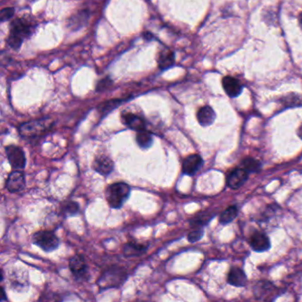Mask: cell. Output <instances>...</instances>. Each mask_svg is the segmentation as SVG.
<instances>
[{"label": "cell", "mask_w": 302, "mask_h": 302, "mask_svg": "<svg viewBox=\"0 0 302 302\" xmlns=\"http://www.w3.org/2000/svg\"><path fill=\"white\" fill-rule=\"evenodd\" d=\"M243 168L248 171V172H257L261 169V162L259 161H256L255 159L246 158L242 162Z\"/></svg>", "instance_id": "cell-21"}, {"label": "cell", "mask_w": 302, "mask_h": 302, "mask_svg": "<svg viewBox=\"0 0 302 302\" xmlns=\"http://www.w3.org/2000/svg\"><path fill=\"white\" fill-rule=\"evenodd\" d=\"M203 230H195L193 231H191L189 233L188 235V240L191 242V243H194V242H197V241L199 240L200 238H202V236H203Z\"/></svg>", "instance_id": "cell-25"}, {"label": "cell", "mask_w": 302, "mask_h": 302, "mask_svg": "<svg viewBox=\"0 0 302 302\" xmlns=\"http://www.w3.org/2000/svg\"><path fill=\"white\" fill-rule=\"evenodd\" d=\"M136 141L139 147L142 149H147L150 147L154 143V137L150 132L145 130L137 131L136 135Z\"/></svg>", "instance_id": "cell-18"}, {"label": "cell", "mask_w": 302, "mask_h": 302, "mask_svg": "<svg viewBox=\"0 0 302 302\" xmlns=\"http://www.w3.org/2000/svg\"><path fill=\"white\" fill-rule=\"evenodd\" d=\"M248 173L244 168L233 169L227 176L228 186L233 190L241 187L248 178Z\"/></svg>", "instance_id": "cell-9"}, {"label": "cell", "mask_w": 302, "mask_h": 302, "mask_svg": "<svg viewBox=\"0 0 302 302\" xmlns=\"http://www.w3.org/2000/svg\"><path fill=\"white\" fill-rule=\"evenodd\" d=\"M216 117V113L213 110V108L209 106H205L200 108L197 114L198 123L203 127L211 125L215 122Z\"/></svg>", "instance_id": "cell-15"}, {"label": "cell", "mask_w": 302, "mask_h": 302, "mask_svg": "<svg viewBox=\"0 0 302 302\" xmlns=\"http://www.w3.org/2000/svg\"><path fill=\"white\" fill-rule=\"evenodd\" d=\"M211 218H212V216L203 213V214H200L199 216L194 217L193 220L191 221V224L192 226L195 227L202 226V225H205L206 223H209V220Z\"/></svg>", "instance_id": "cell-24"}, {"label": "cell", "mask_w": 302, "mask_h": 302, "mask_svg": "<svg viewBox=\"0 0 302 302\" xmlns=\"http://www.w3.org/2000/svg\"><path fill=\"white\" fill-rule=\"evenodd\" d=\"M246 276L243 270L238 268H232L228 275L229 284L237 287H243L246 284Z\"/></svg>", "instance_id": "cell-16"}, {"label": "cell", "mask_w": 302, "mask_h": 302, "mask_svg": "<svg viewBox=\"0 0 302 302\" xmlns=\"http://www.w3.org/2000/svg\"><path fill=\"white\" fill-rule=\"evenodd\" d=\"M93 169L102 176H108L114 170V162L106 155H99L93 162Z\"/></svg>", "instance_id": "cell-11"}, {"label": "cell", "mask_w": 302, "mask_h": 302, "mask_svg": "<svg viewBox=\"0 0 302 302\" xmlns=\"http://www.w3.org/2000/svg\"><path fill=\"white\" fill-rule=\"evenodd\" d=\"M111 81L108 79V78H105L104 80H102L100 83L97 84V90L98 91H102V90H105L107 88H108L110 84H111Z\"/></svg>", "instance_id": "cell-27"}, {"label": "cell", "mask_w": 302, "mask_h": 302, "mask_svg": "<svg viewBox=\"0 0 302 302\" xmlns=\"http://www.w3.org/2000/svg\"><path fill=\"white\" fill-rule=\"evenodd\" d=\"M31 31L32 27L29 22L23 19H16L15 22H12L8 39V44L17 50L22 45V42L29 37Z\"/></svg>", "instance_id": "cell-2"}, {"label": "cell", "mask_w": 302, "mask_h": 302, "mask_svg": "<svg viewBox=\"0 0 302 302\" xmlns=\"http://www.w3.org/2000/svg\"><path fill=\"white\" fill-rule=\"evenodd\" d=\"M53 125L54 122L50 119H41L23 123L19 128V132L24 137H38L50 130Z\"/></svg>", "instance_id": "cell-3"}, {"label": "cell", "mask_w": 302, "mask_h": 302, "mask_svg": "<svg viewBox=\"0 0 302 302\" xmlns=\"http://www.w3.org/2000/svg\"><path fill=\"white\" fill-rule=\"evenodd\" d=\"M175 62V54L171 50L162 51L159 55V67L162 69H167L170 68Z\"/></svg>", "instance_id": "cell-19"}, {"label": "cell", "mask_w": 302, "mask_h": 302, "mask_svg": "<svg viewBox=\"0 0 302 302\" xmlns=\"http://www.w3.org/2000/svg\"><path fill=\"white\" fill-rule=\"evenodd\" d=\"M251 247L256 252H264L270 247V241L265 234L256 232L251 237Z\"/></svg>", "instance_id": "cell-14"}, {"label": "cell", "mask_w": 302, "mask_h": 302, "mask_svg": "<svg viewBox=\"0 0 302 302\" xmlns=\"http://www.w3.org/2000/svg\"><path fill=\"white\" fill-rule=\"evenodd\" d=\"M223 86L227 95L230 97H237L243 90L240 82L233 76H227L223 77Z\"/></svg>", "instance_id": "cell-12"}, {"label": "cell", "mask_w": 302, "mask_h": 302, "mask_svg": "<svg viewBox=\"0 0 302 302\" xmlns=\"http://www.w3.org/2000/svg\"><path fill=\"white\" fill-rule=\"evenodd\" d=\"M147 247L144 245L137 244L135 242H130L123 247V254L126 257H134V256H138L142 255L143 253L146 251Z\"/></svg>", "instance_id": "cell-17"}, {"label": "cell", "mask_w": 302, "mask_h": 302, "mask_svg": "<svg viewBox=\"0 0 302 302\" xmlns=\"http://www.w3.org/2000/svg\"><path fill=\"white\" fill-rule=\"evenodd\" d=\"M237 216V209L236 207H230L224 211L220 216V223L223 224H227L233 221L236 216Z\"/></svg>", "instance_id": "cell-20"}, {"label": "cell", "mask_w": 302, "mask_h": 302, "mask_svg": "<svg viewBox=\"0 0 302 302\" xmlns=\"http://www.w3.org/2000/svg\"><path fill=\"white\" fill-rule=\"evenodd\" d=\"M15 14V9L13 8H5L0 14V20L1 22H4L5 21H8L9 19L13 17V15Z\"/></svg>", "instance_id": "cell-26"}, {"label": "cell", "mask_w": 302, "mask_h": 302, "mask_svg": "<svg viewBox=\"0 0 302 302\" xmlns=\"http://www.w3.org/2000/svg\"><path fill=\"white\" fill-rule=\"evenodd\" d=\"M25 184L24 174L20 169H16L8 176L6 187L10 192H19L24 189Z\"/></svg>", "instance_id": "cell-8"}, {"label": "cell", "mask_w": 302, "mask_h": 302, "mask_svg": "<svg viewBox=\"0 0 302 302\" xmlns=\"http://www.w3.org/2000/svg\"><path fill=\"white\" fill-rule=\"evenodd\" d=\"M2 292H3V298H2V300H3V299L6 298V294H5L4 289H2Z\"/></svg>", "instance_id": "cell-31"}, {"label": "cell", "mask_w": 302, "mask_h": 302, "mask_svg": "<svg viewBox=\"0 0 302 302\" xmlns=\"http://www.w3.org/2000/svg\"><path fill=\"white\" fill-rule=\"evenodd\" d=\"M122 120L123 123L131 130L136 131L145 130V121L138 115H134L131 113H126L122 115Z\"/></svg>", "instance_id": "cell-13"}, {"label": "cell", "mask_w": 302, "mask_h": 302, "mask_svg": "<svg viewBox=\"0 0 302 302\" xmlns=\"http://www.w3.org/2000/svg\"><path fill=\"white\" fill-rule=\"evenodd\" d=\"M126 273L120 268H112L107 270L100 278L98 279L97 284L102 289L117 287L126 279Z\"/></svg>", "instance_id": "cell-5"}, {"label": "cell", "mask_w": 302, "mask_h": 302, "mask_svg": "<svg viewBox=\"0 0 302 302\" xmlns=\"http://www.w3.org/2000/svg\"><path fill=\"white\" fill-rule=\"evenodd\" d=\"M144 37H145V38H147V39H152V38H153V36H152L150 33H144Z\"/></svg>", "instance_id": "cell-30"}, {"label": "cell", "mask_w": 302, "mask_h": 302, "mask_svg": "<svg viewBox=\"0 0 302 302\" xmlns=\"http://www.w3.org/2000/svg\"><path fill=\"white\" fill-rule=\"evenodd\" d=\"M203 165V160L198 155H191L184 159L182 164V171L188 176H193Z\"/></svg>", "instance_id": "cell-10"}, {"label": "cell", "mask_w": 302, "mask_h": 302, "mask_svg": "<svg viewBox=\"0 0 302 302\" xmlns=\"http://www.w3.org/2000/svg\"><path fill=\"white\" fill-rule=\"evenodd\" d=\"M298 136L299 137V138H301L302 139V124L299 126V128L298 129Z\"/></svg>", "instance_id": "cell-29"}, {"label": "cell", "mask_w": 302, "mask_h": 302, "mask_svg": "<svg viewBox=\"0 0 302 302\" xmlns=\"http://www.w3.org/2000/svg\"><path fill=\"white\" fill-rule=\"evenodd\" d=\"M62 210L65 216H74L79 212V205L75 202H67L63 203Z\"/></svg>", "instance_id": "cell-22"}, {"label": "cell", "mask_w": 302, "mask_h": 302, "mask_svg": "<svg viewBox=\"0 0 302 302\" xmlns=\"http://www.w3.org/2000/svg\"><path fill=\"white\" fill-rule=\"evenodd\" d=\"M33 243L44 252H53L59 247V238L50 230H40L33 235Z\"/></svg>", "instance_id": "cell-4"}, {"label": "cell", "mask_w": 302, "mask_h": 302, "mask_svg": "<svg viewBox=\"0 0 302 302\" xmlns=\"http://www.w3.org/2000/svg\"><path fill=\"white\" fill-rule=\"evenodd\" d=\"M130 185L123 182L109 185L106 191V198L112 209H121L130 197Z\"/></svg>", "instance_id": "cell-1"}, {"label": "cell", "mask_w": 302, "mask_h": 302, "mask_svg": "<svg viewBox=\"0 0 302 302\" xmlns=\"http://www.w3.org/2000/svg\"><path fill=\"white\" fill-rule=\"evenodd\" d=\"M69 269L77 280L86 279L88 276V268L83 256L80 255L73 256L72 258L69 260Z\"/></svg>", "instance_id": "cell-7"}, {"label": "cell", "mask_w": 302, "mask_h": 302, "mask_svg": "<svg viewBox=\"0 0 302 302\" xmlns=\"http://www.w3.org/2000/svg\"><path fill=\"white\" fill-rule=\"evenodd\" d=\"M6 154L13 169H22L25 168V154L22 148L16 145H8L6 147Z\"/></svg>", "instance_id": "cell-6"}, {"label": "cell", "mask_w": 302, "mask_h": 302, "mask_svg": "<svg viewBox=\"0 0 302 302\" xmlns=\"http://www.w3.org/2000/svg\"><path fill=\"white\" fill-rule=\"evenodd\" d=\"M298 24H299L300 29H302V13H300L299 15H298Z\"/></svg>", "instance_id": "cell-28"}, {"label": "cell", "mask_w": 302, "mask_h": 302, "mask_svg": "<svg viewBox=\"0 0 302 302\" xmlns=\"http://www.w3.org/2000/svg\"><path fill=\"white\" fill-rule=\"evenodd\" d=\"M121 102H122L121 99H111V100L106 101L98 107V109L103 115H106L112 111L113 109L117 108Z\"/></svg>", "instance_id": "cell-23"}]
</instances>
